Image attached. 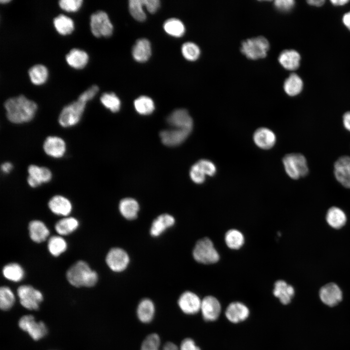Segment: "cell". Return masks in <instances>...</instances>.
Wrapping results in <instances>:
<instances>
[{
	"mask_svg": "<svg viewBox=\"0 0 350 350\" xmlns=\"http://www.w3.org/2000/svg\"><path fill=\"white\" fill-rule=\"evenodd\" d=\"M53 23L56 31L61 35L71 34L74 28L72 19L63 14H60L56 17L53 19Z\"/></svg>",
	"mask_w": 350,
	"mask_h": 350,
	"instance_id": "32",
	"label": "cell"
},
{
	"mask_svg": "<svg viewBox=\"0 0 350 350\" xmlns=\"http://www.w3.org/2000/svg\"><path fill=\"white\" fill-rule=\"evenodd\" d=\"M98 90L99 88L97 85H92L83 92L78 98L87 103L94 97Z\"/></svg>",
	"mask_w": 350,
	"mask_h": 350,
	"instance_id": "48",
	"label": "cell"
},
{
	"mask_svg": "<svg viewBox=\"0 0 350 350\" xmlns=\"http://www.w3.org/2000/svg\"><path fill=\"white\" fill-rule=\"evenodd\" d=\"M295 4L293 0H276L274 1L275 7L281 11H288L293 8Z\"/></svg>",
	"mask_w": 350,
	"mask_h": 350,
	"instance_id": "49",
	"label": "cell"
},
{
	"mask_svg": "<svg viewBox=\"0 0 350 350\" xmlns=\"http://www.w3.org/2000/svg\"><path fill=\"white\" fill-rule=\"evenodd\" d=\"M269 48L268 40L265 37L260 36L243 41L241 51L248 59L256 60L265 57Z\"/></svg>",
	"mask_w": 350,
	"mask_h": 350,
	"instance_id": "6",
	"label": "cell"
},
{
	"mask_svg": "<svg viewBox=\"0 0 350 350\" xmlns=\"http://www.w3.org/2000/svg\"><path fill=\"white\" fill-rule=\"evenodd\" d=\"M181 52L185 59L192 61L197 59L200 54L199 47L196 44L191 42L184 43L181 47Z\"/></svg>",
	"mask_w": 350,
	"mask_h": 350,
	"instance_id": "43",
	"label": "cell"
},
{
	"mask_svg": "<svg viewBox=\"0 0 350 350\" xmlns=\"http://www.w3.org/2000/svg\"><path fill=\"white\" fill-rule=\"evenodd\" d=\"M17 294L21 305L29 310L38 309L40 303L43 300L42 293L30 285L19 286Z\"/></svg>",
	"mask_w": 350,
	"mask_h": 350,
	"instance_id": "8",
	"label": "cell"
},
{
	"mask_svg": "<svg viewBox=\"0 0 350 350\" xmlns=\"http://www.w3.org/2000/svg\"><path fill=\"white\" fill-rule=\"evenodd\" d=\"M100 101L105 108L112 112H118L120 109V100L114 93H104L100 97Z\"/></svg>",
	"mask_w": 350,
	"mask_h": 350,
	"instance_id": "41",
	"label": "cell"
},
{
	"mask_svg": "<svg viewBox=\"0 0 350 350\" xmlns=\"http://www.w3.org/2000/svg\"><path fill=\"white\" fill-rule=\"evenodd\" d=\"M192 256L196 262L204 264L214 263L220 259L212 242L207 237L201 239L196 242L192 251Z\"/></svg>",
	"mask_w": 350,
	"mask_h": 350,
	"instance_id": "4",
	"label": "cell"
},
{
	"mask_svg": "<svg viewBox=\"0 0 350 350\" xmlns=\"http://www.w3.org/2000/svg\"><path fill=\"white\" fill-rule=\"evenodd\" d=\"M82 0H61L58 1L59 7L64 11L74 12L78 11L82 6Z\"/></svg>",
	"mask_w": 350,
	"mask_h": 350,
	"instance_id": "45",
	"label": "cell"
},
{
	"mask_svg": "<svg viewBox=\"0 0 350 350\" xmlns=\"http://www.w3.org/2000/svg\"><path fill=\"white\" fill-rule=\"evenodd\" d=\"M134 105L137 112L143 115L150 114L155 109L153 101L151 98L146 96H141L136 99Z\"/></svg>",
	"mask_w": 350,
	"mask_h": 350,
	"instance_id": "39",
	"label": "cell"
},
{
	"mask_svg": "<svg viewBox=\"0 0 350 350\" xmlns=\"http://www.w3.org/2000/svg\"><path fill=\"white\" fill-rule=\"evenodd\" d=\"M87 102L77 98L62 109L58 122L63 127H71L77 124L84 112Z\"/></svg>",
	"mask_w": 350,
	"mask_h": 350,
	"instance_id": "5",
	"label": "cell"
},
{
	"mask_svg": "<svg viewBox=\"0 0 350 350\" xmlns=\"http://www.w3.org/2000/svg\"><path fill=\"white\" fill-rule=\"evenodd\" d=\"M319 295L321 301L329 307L337 305L343 298L341 289L334 283H329L322 287Z\"/></svg>",
	"mask_w": 350,
	"mask_h": 350,
	"instance_id": "11",
	"label": "cell"
},
{
	"mask_svg": "<svg viewBox=\"0 0 350 350\" xmlns=\"http://www.w3.org/2000/svg\"><path fill=\"white\" fill-rule=\"evenodd\" d=\"M192 131L171 128L160 133L162 142L168 146H175L181 144L189 136Z\"/></svg>",
	"mask_w": 350,
	"mask_h": 350,
	"instance_id": "15",
	"label": "cell"
},
{
	"mask_svg": "<svg viewBox=\"0 0 350 350\" xmlns=\"http://www.w3.org/2000/svg\"><path fill=\"white\" fill-rule=\"evenodd\" d=\"M326 220L331 227L339 229L345 225L347 217L341 209L336 207H332L330 208L327 212Z\"/></svg>",
	"mask_w": 350,
	"mask_h": 350,
	"instance_id": "31",
	"label": "cell"
},
{
	"mask_svg": "<svg viewBox=\"0 0 350 350\" xmlns=\"http://www.w3.org/2000/svg\"><path fill=\"white\" fill-rule=\"evenodd\" d=\"M66 276L69 283L76 287H92L98 280L97 273L83 261L73 264L67 271Z\"/></svg>",
	"mask_w": 350,
	"mask_h": 350,
	"instance_id": "2",
	"label": "cell"
},
{
	"mask_svg": "<svg viewBox=\"0 0 350 350\" xmlns=\"http://www.w3.org/2000/svg\"><path fill=\"white\" fill-rule=\"evenodd\" d=\"M178 304L184 313L193 315L200 310L201 301L198 296L194 293L186 291L180 296Z\"/></svg>",
	"mask_w": 350,
	"mask_h": 350,
	"instance_id": "16",
	"label": "cell"
},
{
	"mask_svg": "<svg viewBox=\"0 0 350 350\" xmlns=\"http://www.w3.org/2000/svg\"><path fill=\"white\" fill-rule=\"evenodd\" d=\"M273 293L282 304L286 305L291 302L295 295V290L292 286L285 281L279 280L274 284Z\"/></svg>",
	"mask_w": 350,
	"mask_h": 350,
	"instance_id": "22",
	"label": "cell"
},
{
	"mask_svg": "<svg viewBox=\"0 0 350 350\" xmlns=\"http://www.w3.org/2000/svg\"><path fill=\"white\" fill-rule=\"evenodd\" d=\"M180 350H201L191 338L184 339L181 343Z\"/></svg>",
	"mask_w": 350,
	"mask_h": 350,
	"instance_id": "50",
	"label": "cell"
},
{
	"mask_svg": "<svg viewBox=\"0 0 350 350\" xmlns=\"http://www.w3.org/2000/svg\"><path fill=\"white\" fill-rule=\"evenodd\" d=\"M197 164L206 175L213 176L216 172V168L214 164L211 161L203 159L198 161Z\"/></svg>",
	"mask_w": 350,
	"mask_h": 350,
	"instance_id": "47",
	"label": "cell"
},
{
	"mask_svg": "<svg viewBox=\"0 0 350 350\" xmlns=\"http://www.w3.org/2000/svg\"><path fill=\"white\" fill-rule=\"evenodd\" d=\"M155 311V306L152 301L148 298H144L138 306L137 316L141 322L149 323L153 319Z\"/></svg>",
	"mask_w": 350,
	"mask_h": 350,
	"instance_id": "30",
	"label": "cell"
},
{
	"mask_svg": "<svg viewBox=\"0 0 350 350\" xmlns=\"http://www.w3.org/2000/svg\"><path fill=\"white\" fill-rule=\"evenodd\" d=\"M143 0H130L129 9L132 16L136 20L142 21L146 19V15L143 10Z\"/></svg>",
	"mask_w": 350,
	"mask_h": 350,
	"instance_id": "44",
	"label": "cell"
},
{
	"mask_svg": "<svg viewBox=\"0 0 350 350\" xmlns=\"http://www.w3.org/2000/svg\"><path fill=\"white\" fill-rule=\"evenodd\" d=\"M132 53L136 61L139 62L146 61L151 55L150 42L146 38L139 39L133 46Z\"/></svg>",
	"mask_w": 350,
	"mask_h": 350,
	"instance_id": "23",
	"label": "cell"
},
{
	"mask_svg": "<svg viewBox=\"0 0 350 350\" xmlns=\"http://www.w3.org/2000/svg\"><path fill=\"white\" fill-rule=\"evenodd\" d=\"M167 123L172 127L192 131L193 121L188 111L178 109L173 111L167 118Z\"/></svg>",
	"mask_w": 350,
	"mask_h": 350,
	"instance_id": "14",
	"label": "cell"
},
{
	"mask_svg": "<svg viewBox=\"0 0 350 350\" xmlns=\"http://www.w3.org/2000/svg\"><path fill=\"white\" fill-rule=\"evenodd\" d=\"M278 59L280 63L284 68L287 70H293L298 68L300 56L297 51L287 50L280 53Z\"/></svg>",
	"mask_w": 350,
	"mask_h": 350,
	"instance_id": "27",
	"label": "cell"
},
{
	"mask_svg": "<svg viewBox=\"0 0 350 350\" xmlns=\"http://www.w3.org/2000/svg\"><path fill=\"white\" fill-rule=\"evenodd\" d=\"M66 60L69 66L75 69L84 68L88 61V53L83 50L73 48L66 55Z\"/></svg>",
	"mask_w": 350,
	"mask_h": 350,
	"instance_id": "26",
	"label": "cell"
},
{
	"mask_svg": "<svg viewBox=\"0 0 350 350\" xmlns=\"http://www.w3.org/2000/svg\"><path fill=\"white\" fill-rule=\"evenodd\" d=\"M18 325L21 330L28 332L35 340L43 338L47 333V329L44 323L36 322L32 315H26L21 317Z\"/></svg>",
	"mask_w": 350,
	"mask_h": 350,
	"instance_id": "9",
	"label": "cell"
},
{
	"mask_svg": "<svg viewBox=\"0 0 350 350\" xmlns=\"http://www.w3.org/2000/svg\"><path fill=\"white\" fill-rule=\"evenodd\" d=\"M200 310L206 321L216 320L221 312V305L217 298L211 296L205 297L201 301Z\"/></svg>",
	"mask_w": 350,
	"mask_h": 350,
	"instance_id": "17",
	"label": "cell"
},
{
	"mask_svg": "<svg viewBox=\"0 0 350 350\" xmlns=\"http://www.w3.org/2000/svg\"><path fill=\"white\" fill-rule=\"evenodd\" d=\"M79 222L72 217H66L59 220L55 225L56 231L61 235H67L75 231Z\"/></svg>",
	"mask_w": 350,
	"mask_h": 350,
	"instance_id": "33",
	"label": "cell"
},
{
	"mask_svg": "<svg viewBox=\"0 0 350 350\" xmlns=\"http://www.w3.org/2000/svg\"><path fill=\"white\" fill-rule=\"evenodd\" d=\"M48 206L53 213L64 216L69 215L72 210L70 200L60 195L53 196L49 201Z\"/></svg>",
	"mask_w": 350,
	"mask_h": 350,
	"instance_id": "21",
	"label": "cell"
},
{
	"mask_svg": "<svg viewBox=\"0 0 350 350\" xmlns=\"http://www.w3.org/2000/svg\"><path fill=\"white\" fill-rule=\"evenodd\" d=\"M9 1H10V0H0V2H1V3H6L9 2Z\"/></svg>",
	"mask_w": 350,
	"mask_h": 350,
	"instance_id": "57",
	"label": "cell"
},
{
	"mask_svg": "<svg viewBox=\"0 0 350 350\" xmlns=\"http://www.w3.org/2000/svg\"><path fill=\"white\" fill-rule=\"evenodd\" d=\"M283 88L288 95L291 96H296L302 89V81L297 74L292 73L285 80Z\"/></svg>",
	"mask_w": 350,
	"mask_h": 350,
	"instance_id": "35",
	"label": "cell"
},
{
	"mask_svg": "<svg viewBox=\"0 0 350 350\" xmlns=\"http://www.w3.org/2000/svg\"><path fill=\"white\" fill-rule=\"evenodd\" d=\"M43 147L47 155L54 158L62 157L66 150L64 140L57 136L48 137L44 142Z\"/></svg>",
	"mask_w": 350,
	"mask_h": 350,
	"instance_id": "18",
	"label": "cell"
},
{
	"mask_svg": "<svg viewBox=\"0 0 350 350\" xmlns=\"http://www.w3.org/2000/svg\"><path fill=\"white\" fill-rule=\"evenodd\" d=\"M282 162L286 174L292 179H298L309 173L306 158L301 154H287L283 158Z\"/></svg>",
	"mask_w": 350,
	"mask_h": 350,
	"instance_id": "3",
	"label": "cell"
},
{
	"mask_svg": "<svg viewBox=\"0 0 350 350\" xmlns=\"http://www.w3.org/2000/svg\"><path fill=\"white\" fill-rule=\"evenodd\" d=\"M225 241L227 245L232 249H238L244 245L245 238L239 230L235 229L228 230L225 234Z\"/></svg>",
	"mask_w": 350,
	"mask_h": 350,
	"instance_id": "37",
	"label": "cell"
},
{
	"mask_svg": "<svg viewBox=\"0 0 350 350\" xmlns=\"http://www.w3.org/2000/svg\"><path fill=\"white\" fill-rule=\"evenodd\" d=\"M2 274L6 279L14 282H18L23 279L24 271L19 264L10 263L4 266Z\"/></svg>",
	"mask_w": 350,
	"mask_h": 350,
	"instance_id": "36",
	"label": "cell"
},
{
	"mask_svg": "<svg viewBox=\"0 0 350 350\" xmlns=\"http://www.w3.org/2000/svg\"><path fill=\"white\" fill-rule=\"evenodd\" d=\"M331 2L334 5H342L349 1V0H332Z\"/></svg>",
	"mask_w": 350,
	"mask_h": 350,
	"instance_id": "56",
	"label": "cell"
},
{
	"mask_svg": "<svg viewBox=\"0 0 350 350\" xmlns=\"http://www.w3.org/2000/svg\"><path fill=\"white\" fill-rule=\"evenodd\" d=\"M343 124L345 128L350 132V111L347 112L343 115Z\"/></svg>",
	"mask_w": 350,
	"mask_h": 350,
	"instance_id": "52",
	"label": "cell"
},
{
	"mask_svg": "<svg viewBox=\"0 0 350 350\" xmlns=\"http://www.w3.org/2000/svg\"><path fill=\"white\" fill-rule=\"evenodd\" d=\"M253 138L255 144L263 149L271 148L276 141V137L274 133L265 127H261L257 129L253 134Z\"/></svg>",
	"mask_w": 350,
	"mask_h": 350,
	"instance_id": "19",
	"label": "cell"
},
{
	"mask_svg": "<svg viewBox=\"0 0 350 350\" xmlns=\"http://www.w3.org/2000/svg\"><path fill=\"white\" fill-rule=\"evenodd\" d=\"M335 178L342 186L350 189V157L343 156L339 158L334 164Z\"/></svg>",
	"mask_w": 350,
	"mask_h": 350,
	"instance_id": "12",
	"label": "cell"
},
{
	"mask_svg": "<svg viewBox=\"0 0 350 350\" xmlns=\"http://www.w3.org/2000/svg\"><path fill=\"white\" fill-rule=\"evenodd\" d=\"M190 175L191 179L197 184L203 183L206 176L196 162L192 166L190 171Z\"/></svg>",
	"mask_w": 350,
	"mask_h": 350,
	"instance_id": "46",
	"label": "cell"
},
{
	"mask_svg": "<svg viewBox=\"0 0 350 350\" xmlns=\"http://www.w3.org/2000/svg\"><path fill=\"white\" fill-rule=\"evenodd\" d=\"M144 6L151 13L156 12L160 6V1L158 0H143Z\"/></svg>",
	"mask_w": 350,
	"mask_h": 350,
	"instance_id": "51",
	"label": "cell"
},
{
	"mask_svg": "<svg viewBox=\"0 0 350 350\" xmlns=\"http://www.w3.org/2000/svg\"><path fill=\"white\" fill-rule=\"evenodd\" d=\"M343 21L345 26L350 30V11L344 15Z\"/></svg>",
	"mask_w": 350,
	"mask_h": 350,
	"instance_id": "54",
	"label": "cell"
},
{
	"mask_svg": "<svg viewBox=\"0 0 350 350\" xmlns=\"http://www.w3.org/2000/svg\"><path fill=\"white\" fill-rule=\"evenodd\" d=\"M29 235L35 242L40 243L45 241L50 231L45 224L39 220H33L29 224Z\"/></svg>",
	"mask_w": 350,
	"mask_h": 350,
	"instance_id": "25",
	"label": "cell"
},
{
	"mask_svg": "<svg viewBox=\"0 0 350 350\" xmlns=\"http://www.w3.org/2000/svg\"><path fill=\"white\" fill-rule=\"evenodd\" d=\"M119 208L120 213L125 218L133 220L137 217L139 205L135 199L125 198L121 200Z\"/></svg>",
	"mask_w": 350,
	"mask_h": 350,
	"instance_id": "29",
	"label": "cell"
},
{
	"mask_svg": "<svg viewBox=\"0 0 350 350\" xmlns=\"http://www.w3.org/2000/svg\"><path fill=\"white\" fill-rule=\"evenodd\" d=\"M4 106L8 120L16 124L32 120L37 109L36 104L23 95L8 99L5 101Z\"/></svg>",
	"mask_w": 350,
	"mask_h": 350,
	"instance_id": "1",
	"label": "cell"
},
{
	"mask_svg": "<svg viewBox=\"0 0 350 350\" xmlns=\"http://www.w3.org/2000/svg\"><path fill=\"white\" fill-rule=\"evenodd\" d=\"M15 301V295L7 286H2L0 289V307L4 311L9 310L14 305Z\"/></svg>",
	"mask_w": 350,
	"mask_h": 350,
	"instance_id": "42",
	"label": "cell"
},
{
	"mask_svg": "<svg viewBox=\"0 0 350 350\" xmlns=\"http://www.w3.org/2000/svg\"><path fill=\"white\" fill-rule=\"evenodd\" d=\"M13 165L11 163L9 162H4L1 165V169L2 171L5 174L9 173L12 169Z\"/></svg>",
	"mask_w": 350,
	"mask_h": 350,
	"instance_id": "53",
	"label": "cell"
},
{
	"mask_svg": "<svg viewBox=\"0 0 350 350\" xmlns=\"http://www.w3.org/2000/svg\"><path fill=\"white\" fill-rule=\"evenodd\" d=\"M165 31L169 35L175 36H182L185 32V26L182 22L176 18H171L166 20L163 24Z\"/></svg>",
	"mask_w": 350,
	"mask_h": 350,
	"instance_id": "38",
	"label": "cell"
},
{
	"mask_svg": "<svg viewBox=\"0 0 350 350\" xmlns=\"http://www.w3.org/2000/svg\"><path fill=\"white\" fill-rule=\"evenodd\" d=\"M90 27L92 34L97 37L110 36L113 27L107 14L103 11H98L91 15Z\"/></svg>",
	"mask_w": 350,
	"mask_h": 350,
	"instance_id": "7",
	"label": "cell"
},
{
	"mask_svg": "<svg viewBox=\"0 0 350 350\" xmlns=\"http://www.w3.org/2000/svg\"><path fill=\"white\" fill-rule=\"evenodd\" d=\"M28 75L33 84L40 85L46 81L48 76V71L45 66L36 64L29 69Z\"/></svg>",
	"mask_w": 350,
	"mask_h": 350,
	"instance_id": "34",
	"label": "cell"
},
{
	"mask_svg": "<svg viewBox=\"0 0 350 350\" xmlns=\"http://www.w3.org/2000/svg\"><path fill=\"white\" fill-rule=\"evenodd\" d=\"M225 315L229 321L236 323L245 320L249 316V311L243 303L233 302L227 307Z\"/></svg>",
	"mask_w": 350,
	"mask_h": 350,
	"instance_id": "20",
	"label": "cell"
},
{
	"mask_svg": "<svg viewBox=\"0 0 350 350\" xmlns=\"http://www.w3.org/2000/svg\"><path fill=\"white\" fill-rule=\"evenodd\" d=\"M105 261L110 269L116 272H120L127 267L129 262V258L123 249L115 247L109 251Z\"/></svg>",
	"mask_w": 350,
	"mask_h": 350,
	"instance_id": "10",
	"label": "cell"
},
{
	"mask_svg": "<svg viewBox=\"0 0 350 350\" xmlns=\"http://www.w3.org/2000/svg\"><path fill=\"white\" fill-rule=\"evenodd\" d=\"M175 223V218L172 215L161 214L153 221L150 230V234L153 237L158 236L168 228L173 226Z\"/></svg>",
	"mask_w": 350,
	"mask_h": 350,
	"instance_id": "24",
	"label": "cell"
},
{
	"mask_svg": "<svg viewBox=\"0 0 350 350\" xmlns=\"http://www.w3.org/2000/svg\"><path fill=\"white\" fill-rule=\"evenodd\" d=\"M28 173L27 182L33 188L49 182L52 177L51 171L48 168L35 165H30L28 168Z\"/></svg>",
	"mask_w": 350,
	"mask_h": 350,
	"instance_id": "13",
	"label": "cell"
},
{
	"mask_svg": "<svg viewBox=\"0 0 350 350\" xmlns=\"http://www.w3.org/2000/svg\"><path fill=\"white\" fill-rule=\"evenodd\" d=\"M160 344L159 336L156 333H152L147 336L144 340L140 350H160ZM161 350H178V349L174 343L167 342L165 344Z\"/></svg>",
	"mask_w": 350,
	"mask_h": 350,
	"instance_id": "28",
	"label": "cell"
},
{
	"mask_svg": "<svg viewBox=\"0 0 350 350\" xmlns=\"http://www.w3.org/2000/svg\"><path fill=\"white\" fill-rule=\"evenodd\" d=\"M324 0H310L307 1L309 4L315 6H320L324 4Z\"/></svg>",
	"mask_w": 350,
	"mask_h": 350,
	"instance_id": "55",
	"label": "cell"
},
{
	"mask_svg": "<svg viewBox=\"0 0 350 350\" xmlns=\"http://www.w3.org/2000/svg\"><path fill=\"white\" fill-rule=\"evenodd\" d=\"M67 247V244L66 241L60 236H52L48 241V250L53 256H59L66 251Z\"/></svg>",
	"mask_w": 350,
	"mask_h": 350,
	"instance_id": "40",
	"label": "cell"
}]
</instances>
